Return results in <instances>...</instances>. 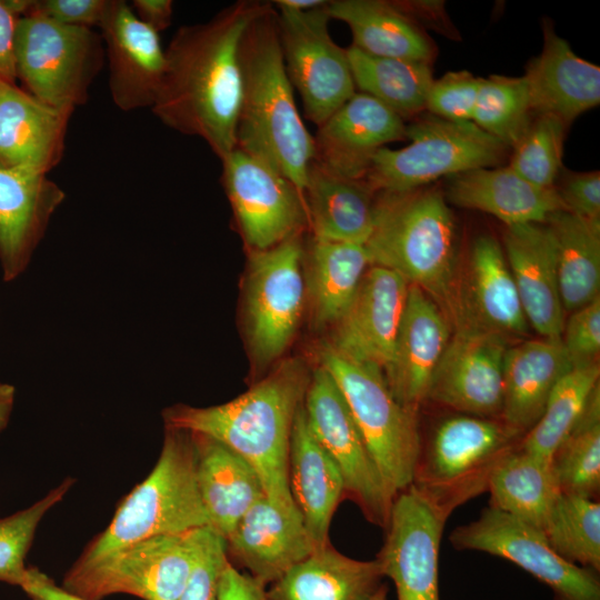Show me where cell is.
<instances>
[{
  "instance_id": "cell-1",
  "label": "cell",
  "mask_w": 600,
  "mask_h": 600,
  "mask_svg": "<svg viewBox=\"0 0 600 600\" xmlns=\"http://www.w3.org/2000/svg\"><path fill=\"white\" fill-rule=\"evenodd\" d=\"M267 4L236 1L206 22L180 27L164 49L163 79L151 111L170 129L204 140L219 159L236 147L240 42Z\"/></svg>"
},
{
  "instance_id": "cell-2",
  "label": "cell",
  "mask_w": 600,
  "mask_h": 600,
  "mask_svg": "<svg viewBox=\"0 0 600 600\" xmlns=\"http://www.w3.org/2000/svg\"><path fill=\"white\" fill-rule=\"evenodd\" d=\"M310 377L297 360L281 363L248 391L222 404H176L163 410L166 428L218 440L258 472L266 497L282 512L301 516L288 482L292 426Z\"/></svg>"
},
{
  "instance_id": "cell-3",
  "label": "cell",
  "mask_w": 600,
  "mask_h": 600,
  "mask_svg": "<svg viewBox=\"0 0 600 600\" xmlns=\"http://www.w3.org/2000/svg\"><path fill=\"white\" fill-rule=\"evenodd\" d=\"M239 57L242 93L236 147L277 170L303 194L314 142L294 102L272 2L244 31Z\"/></svg>"
},
{
  "instance_id": "cell-4",
  "label": "cell",
  "mask_w": 600,
  "mask_h": 600,
  "mask_svg": "<svg viewBox=\"0 0 600 600\" xmlns=\"http://www.w3.org/2000/svg\"><path fill=\"white\" fill-rule=\"evenodd\" d=\"M376 194L364 243L370 264L394 271L444 303L454 272L456 224L442 193L421 187Z\"/></svg>"
},
{
  "instance_id": "cell-5",
  "label": "cell",
  "mask_w": 600,
  "mask_h": 600,
  "mask_svg": "<svg viewBox=\"0 0 600 600\" xmlns=\"http://www.w3.org/2000/svg\"><path fill=\"white\" fill-rule=\"evenodd\" d=\"M209 527L196 478L191 433L166 428L159 459L149 476L119 503L109 526L74 564L90 563L140 540Z\"/></svg>"
},
{
  "instance_id": "cell-6",
  "label": "cell",
  "mask_w": 600,
  "mask_h": 600,
  "mask_svg": "<svg viewBox=\"0 0 600 600\" xmlns=\"http://www.w3.org/2000/svg\"><path fill=\"white\" fill-rule=\"evenodd\" d=\"M521 439L501 418H446L428 442L421 440L411 487L449 518L488 490L493 469Z\"/></svg>"
},
{
  "instance_id": "cell-7",
  "label": "cell",
  "mask_w": 600,
  "mask_h": 600,
  "mask_svg": "<svg viewBox=\"0 0 600 600\" xmlns=\"http://www.w3.org/2000/svg\"><path fill=\"white\" fill-rule=\"evenodd\" d=\"M319 364L333 378L394 496L411 486L420 450L417 410L400 404L382 370L354 362L338 353L328 341L321 344Z\"/></svg>"
},
{
  "instance_id": "cell-8",
  "label": "cell",
  "mask_w": 600,
  "mask_h": 600,
  "mask_svg": "<svg viewBox=\"0 0 600 600\" xmlns=\"http://www.w3.org/2000/svg\"><path fill=\"white\" fill-rule=\"evenodd\" d=\"M401 149L380 148L372 157L364 181L378 191H406L478 168L501 163L508 148L472 121L454 122L432 114L406 124Z\"/></svg>"
},
{
  "instance_id": "cell-9",
  "label": "cell",
  "mask_w": 600,
  "mask_h": 600,
  "mask_svg": "<svg viewBox=\"0 0 600 600\" xmlns=\"http://www.w3.org/2000/svg\"><path fill=\"white\" fill-rule=\"evenodd\" d=\"M106 63L100 32L71 27L30 12L18 19L16 77L24 90L49 106L74 111Z\"/></svg>"
},
{
  "instance_id": "cell-10",
  "label": "cell",
  "mask_w": 600,
  "mask_h": 600,
  "mask_svg": "<svg viewBox=\"0 0 600 600\" xmlns=\"http://www.w3.org/2000/svg\"><path fill=\"white\" fill-rule=\"evenodd\" d=\"M208 527L150 537L90 563L73 564L62 586L87 600L117 593L142 600H178Z\"/></svg>"
},
{
  "instance_id": "cell-11",
  "label": "cell",
  "mask_w": 600,
  "mask_h": 600,
  "mask_svg": "<svg viewBox=\"0 0 600 600\" xmlns=\"http://www.w3.org/2000/svg\"><path fill=\"white\" fill-rule=\"evenodd\" d=\"M303 407L309 427L336 463L350 498L372 524L387 528L396 496L388 487L331 374L311 373Z\"/></svg>"
},
{
  "instance_id": "cell-12",
  "label": "cell",
  "mask_w": 600,
  "mask_h": 600,
  "mask_svg": "<svg viewBox=\"0 0 600 600\" xmlns=\"http://www.w3.org/2000/svg\"><path fill=\"white\" fill-rule=\"evenodd\" d=\"M328 3L297 11L272 2L288 77L301 96L306 118L317 127L356 93L347 50L329 33Z\"/></svg>"
},
{
  "instance_id": "cell-13",
  "label": "cell",
  "mask_w": 600,
  "mask_h": 600,
  "mask_svg": "<svg viewBox=\"0 0 600 600\" xmlns=\"http://www.w3.org/2000/svg\"><path fill=\"white\" fill-rule=\"evenodd\" d=\"M457 550H474L509 560L548 586L553 600H600L598 572L560 557L544 533L492 507L449 536Z\"/></svg>"
},
{
  "instance_id": "cell-14",
  "label": "cell",
  "mask_w": 600,
  "mask_h": 600,
  "mask_svg": "<svg viewBox=\"0 0 600 600\" xmlns=\"http://www.w3.org/2000/svg\"><path fill=\"white\" fill-rule=\"evenodd\" d=\"M300 234L252 250L246 291L247 328L257 361L277 359L293 337L303 306Z\"/></svg>"
},
{
  "instance_id": "cell-15",
  "label": "cell",
  "mask_w": 600,
  "mask_h": 600,
  "mask_svg": "<svg viewBox=\"0 0 600 600\" xmlns=\"http://www.w3.org/2000/svg\"><path fill=\"white\" fill-rule=\"evenodd\" d=\"M220 160L226 193L252 250L301 233L308 222L304 197L290 180L237 147Z\"/></svg>"
},
{
  "instance_id": "cell-16",
  "label": "cell",
  "mask_w": 600,
  "mask_h": 600,
  "mask_svg": "<svg viewBox=\"0 0 600 600\" xmlns=\"http://www.w3.org/2000/svg\"><path fill=\"white\" fill-rule=\"evenodd\" d=\"M443 304L454 330L487 332L506 340L528 331L503 249L491 236L473 241L463 268L452 276Z\"/></svg>"
},
{
  "instance_id": "cell-17",
  "label": "cell",
  "mask_w": 600,
  "mask_h": 600,
  "mask_svg": "<svg viewBox=\"0 0 600 600\" xmlns=\"http://www.w3.org/2000/svg\"><path fill=\"white\" fill-rule=\"evenodd\" d=\"M447 519L411 486L396 496L376 559L398 600H440L438 562Z\"/></svg>"
},
{
  "instance_id": "cell-18",
  "label": "cell",
  "mask_w": 600,
  "mask_h": 600,
  "mask_svg": "<svg viewBox=\"0 0 600 600\" xmlns=\"http://www.w3.org/2000/svg\"><path fill=\"white\" fill-rule=\"evenodd\" d=\"M508 340L454 330L432 374L427 400L464 414L500 418Z\"/></svg>"
},
{
  "instance_id": "cell-19",
  "label": "cell",
  "mask_w": 600,
  "mask_h": 600,
  "mask_svg": "<svg viewBox=\"0 0 600 600\" xmlns=\"http://www.w3.org/2000/svg\"><path fill=\"white\" fill-rule=\"evenodd\" d=\"M409 283L392 270L371 266L328 343L341 356L384 371L402 319Z\"/></svg>"
},
{
  "instance_id": "cell-20",
  "label": "cell",
  "mask_w": 600,
  "mask_h": 600,
  "mask_svg": "<svg viewBox=\"0 0 600 600\" xmlns=\"http://www.w3.org/2000/svg\"><path fill=\"white\" fill-rule=\"evenodd\" d=\"M99 29L114 106L126 112L151 109L166 68L159 33L141 22L124 0H109Z\"/></svg>"
},
{
  "instance_id": "cell-21",
  "label": "cell",
  "mask_w": 600,
  "mask_h": 600,
  "mask_svg": "<svg viewBox=\"0 0 600 600\" xmlns=\"http://www.w3.org/2000/svg\"><path fill=\"white\" fill-rule=\"evenodd\" d=\"M404 139L400 116L369 94L354 93L318 127L313 160L338 176L363 180L373 154Z\"/></svg>"
},
{
  "instance_id": "cell-22",
  "label": "cell",
  "mask_w": 600,
  "mask_h": 600,
  "mask_svg": "<svg viewBox=\"0 0 600 600\" xmlns=\"http://www.w3.org/2000/svg\"><path fill=\"white\" fill-rule=\"evenodd\" d=\"M450 337V324L436 300L409 284L392 359L383 373L400 404L419 411Z\"/></svg>"
},
{
  "instance_id": "cell-23",
  "label": "cell",
  "mask_w": 600,
  "mask_h": 600,
  "mask_svg": "<svg viewBox=\"0 0 600 600\" xmlns=\"http://www.w3.org/2000/svg\"><path fill=\"white\" fill-rule=\"evenodd\" d=\"M64 199L48 174L0 167V264L6 282L26 271Z\"/></svg>"
},
{
  "instance_id": "cell-24",
  "label": "cell",
  "mask_w": 600,
  "mask_h": 600,
  "mask_svg": "<svg viewBox=\"0 0 600 600\" xmlns=\"http://www.w3.org/2000/svg\"><path fill=\"white\" fill-rule=\"evenodd\" d=\"M504 256L529 326L542 338L560 339L564 327L553 236L543 223L507 227Z\"/></svg>"
},
{
  "instance_id": "cell-25",
  "label": "cell",
  "mask_w": 600,
  "mask_h": 600,
  "mask_svg": "<svg viewBox=\"0 0 600 600\" xmlns=\"http://www.w3.org/2000/svg\"><path fill=\"white\" fill-rule=\"evenodd\" d=\"M74 111L49 106L16 83L0 88V167L48 174L64 153Z\"/></svg>"
},
{
  "instance_id": "cell-26",
  "label": "cell",
  "mask_w": 600,
  "mask_h": 600,
  "mask_svg": "<svg viewBox=\"0 0 600 600\" xmlns=\"http://www.w3.org/2000/svg\"><path fill=\"white\" fill-rule=\"evenodd\" d=\"M522 77L533 116H553L567 128L600 102L599 66L577 56L550 22L543 24L541 52Z\"/></svg>"
},
{
  "instance_id": "cell-27",
  "label": "cell",
  "mask_w": 600,
  "mask_h": 600,
  "mask_svg": "<svg viewBox=\"0 0 600 600\" xmlns=\"http://www.w3.org/2000/svg\"><path fill=\"white\" fill-rule=\"evenodd\" d=\"M224 540L228 559L263 587L317 549L302 517L286 514L267 497L246 512Z\"/></svg>"
},
{
  "instance_id": "cell-28",
  "label": "cell",
  "mask_w": 600,
  "mask_h": 600,
  "mask_svg": "<svg viewBox=\"0 0 600 600\" xmlns=\"http://www.w3.org/2000/svg\"><path fill=\"white\" fill-rule=\"evenodd\" d=\"M289 489L314 547L329 544L332 516L344 497L343 480L312 433L302 404L297 410L288 456Z\"/></svg>"
},
{
  "instance_id": "cell-29",
  "label": "cell",
  "mask_w": 600,
  "mask_h": 600,
  "mask_svg": "<svg viewBox=\"0 0 600 600\" xmlns=\"http://www.w3.org/2000/svg\"><path fill=\"white\" fill-rule=\"evenodd\" d=\"M448 198L458 207L492 214L507 227L543 223L552 212L566 210L556 186L532 184L509 166L450 176Z\"/></svg>"
},
{
  "instance_id": "cell-30",
  "label": "cell",
  "mask_w": 600,
  "mask_h": 600,
  "mask_svg": "<svg viewBox=\"0 0 600 600\" xmlns=\"http://www.w3.org/2000/svg\"><path fill=\"white\" fill-rule=\"evenodd\" d=\"M572 368L561 338L528 340L508 347L500 418L523 437L541 418L556 383Z\"/></svg>"
},
{
  "instance_id": "cell-31",
  "label": "cell",
  "mask_w": 600,
  "mask_h": 600,
  "mask_svg": "<svg viewBox=\"0 0 600 600\" xmlns=\"http://www.w3.org/2000/svg\"><path fill=\"white\" fill-rule=\"evenodd\" d=\"M190 433L197 486L209 528L226 539L246 512L266 497L262 482L240 454L213 438Z\"/></svg>"
},
{
  "instance_id": "cell-32",
  "label": "cell",
  "mask_w": 600,
  "mask_h": 600,
  "mask_svg": "<svg viewBox=\"0 0 600 600\" xmlns=\"http://www.w3.org/2000/svg\"><path fill=\"white\" fill-rule=\"evenodd\" d=\"M384 578L374 560L347 557L329 543L269 584L268 600H370Z\"/></svg>"
},
{
  "instance_id": "cell-33",
  "label": "cell",
  "mask_w": 600,
  "mask_h": 600,
  "mask_svg": "<svg viewBox=\"0 0 600 600\" xmlns=\"http://www.w3.org/2000/svg\"><path fill=\"white\" fill-rule=\"evenodd\" d=\"M374 193L364 180L338 176L312 160L303 191L312 236L364 246L372 230Z\"/></svg>"
},
{
  "instance_id": "cell-34",
  "label": "cell",
  "mask_w": 600,
  "mask_h": 600,
  "mask_svg": "<svg viewBox=\"0 0 600 600\" xmlns=\"http://www.w3.org/2000/svg\"><path fill=\"white\" fill-rule=\"evenodd\" d=\"M328 12L348 24L352 46L368 54L429 63L436 58L430 37L394 1L332 0Z\"/></svg>"
},
{
  "instance_id": "cell-35",
  "label": "cell",
  "mask_w": 600,
  "mask_h": 600,
  "mask_svg": "<svg viewBox=\"0 0 600 600\" xmlns=\"http://www.w3.org/2000/svg\"><path fill=\"white\" fill-rule=\"evenodd\" d=\"M490 507L543 530L561 494L550 461L520 447L493 469L488 483Z\"/></svg>"
},
{
  "instance_id": "cell-36",
  "label": "cell",
  "mask_w": 600,
  "mask_h": 600,
  "mask_svg": "<svg viewBox=\"0 0 600 600\" xmlns=\"http://www.w3.org/2000/svg\"><path fill=\"white\" fill-rule=\"evenodd\" d=\"M554 240L561 302L573 312L600 297V223L567 210L544 222Z\"/></svg>"
},
{
  "instance_id": "cell-37",
  "label": "cell",
  "mask_w": 600,
  "mask_h": 600,
  "mask_svg": "<svg viewBox=\"0 0 600 600\" xmlns=\"http://www.w3.org/2000/svg\"><path fill=\"white\" fill-rule=\"evenodd\" d=\"M309 292L318 324L334 323L352 300L370 264L363 244L312 236L308 248Z\"/></svg>"
},
{
  "instance_id": "cell-38",
  "label": "cell",
  "mask_w": 600,
  "mask_h": 600,
  "mask_svg": "<svg viewBox=\"0 0 600 600\" xmlns=\"http://www.w3.org/2000/svg\"><path fill=\"white\" fill-rule=\"evenodd\" d=\"M346 50L354 86L362 93L376 98L403 120L426 110L434 80L432 63L374 57L353 46Z\"/></svg>"
},
{
  "instance_id": "cell-39",
  "label": "cell",
  "mask_w": 600,
  "mask_h": 600,
  "mask_svg": "<svg viewBox=\"0 0 600 600\" xmlns=\"http://www.w3.org/2000/svg\"><path fill=\"white\" fill-rule=\"evenodd\" d=\"M550 467L561 493L593 500L599 497V383L592 390L578 421L554 450Z\"/></svg>"
},
{
  "instance_id": "cell-40",
  "label": "cell",
  "mask_w": 600,
  "mask_h": 600,
  "mask_svg": "<svg viewBox=\"0 0 600 600\" xmlns=\"http://www.w3.org/2000/svg\"><path fill=\"white\" fill-rule=\"evenodd\" d=\"M599 363L574 366L553 387L539 421L521 439L520 447L544 460L551 457L578 421L599 383Z\"/></svg>"
},
{
  "instance_id": "cell-41",
  "label": "cell",
  "mask_w": 600,
  "mask_h": 600,
  "mask_svg": "<svg viewBox=\"0 0 600 600\" xmlns=\"http://www.w3.org/2000/svg\"><path fill=\"white\" fill-rule=\"evenodd\" d=\"M551 548L564 560L600 570V503L561 493L542 530Z\"/></svg>"
},
{
  "instance_id": "cell-42",
  "label": "cell",
  "mask_w": 600,
  "mask_h": 600,
  "mask_svg": "<svg viewBox=\"0 0 600 600\" xmlns=\"http://www.w3.org/2000/svg\"><path fill=\"white\" fill-rule=\"evenodd\" d=\"M533 119L523 77L480 78L472 122L508 149H513Z\"/></svg>"
},
{
  "instance_id": "cell-43",
  "label": "cell",
  "mask_w": 600,
  "mask_h": 600,
  "mask_svg": "<svg viewBox=\"0 0 600 600\" xmlns=\"http://www.w3.org/2000/svg\"><path fill=\"white\" fill-rule=\"evenodd\" d=\"M567 130L553 116H533L528 131L513 148L508 166L532 184L553 187L562 164Z\"/></svg>"
},
{
  "instance_id": "cell-44",
  "label": "cell",
  "mask_w": 600,
  "mask_h": 600,
  "mask_svg": "<svg viewBox=\"0 0 600 600\" xmlns=\"http://www.w3.org/2000/svg\"><path fill=\"white\" fill-rule=\"evenodd\" d=\"M73 483L74 479L67 478L32 506L0 519V582L20 586L27 569L24 559L38 524Z\"/></svg>"
},
{
  "instance_id": "cell-45",
  "label": "cell",
  "mask_w": 600,
  "mask_h": 600,
  "mask_svg": "<svg viewBox=\"0 0 600 600\" xmlns=\"http://www.w3.org/2000/svg\"><path fill=\"white\" fill-rule=\"evenodd\" d=\"M480 78L467 70L450 71L434 79L427 97L430 114L454 122L472 121Z\"/></svg>"
},
{
  "instance_id": "cell-46",
  "label": "cell",
  "mask_w": 600,
  "mask_h": 600,
  "mask_svg": "<svg viewBox=\"0 0 600 600\" xmlns=\"http://www.w3.org/2000/svg\"><path fill=\"white\" fill-rule=\"evenodd\" d=\"M228 562L226 540L208 527L197 561L178 600H219V581Z\"/></svg>"
},
{
  "instance_id": "cell-47",
  "label": "cell",
  "mask_w": 600,
  "mask_h": 600,
  "mask_svg": "<svg viewBox=\"0 0 600 600\" xmlns=\"http://www.w3.org/2000/svg\"><path fill=\"white\" fill-rule=\"evenodd\" d=\"M561 341L573 364L597 362L600 351V297L571 312Z\"/></svg>"
},
{
  "instance_id": "cell-48",
  "label": "cell",
  "mask_w": 600,
  "mask_h": 600,
  "mask_svg": "<svg viewBox=\"0 0 600 600\" xmlns=\"http://www.w3.org/2000/svg\"><path fill=\"white\" fill-rule=\"evenodd\" d=\"M557 191L567 211L586 220L600 223V173H566Z\"/></svg>"
},
{
  "instance_id": "cell-49",
  "label": "cell",
  "mask_w": 600,
  "mask_h": 600,
  "mask_svg": "<svg viewBox=\"0 0 600 600\" xmlns=\"http://www.w3.org/2000/svg\"><path fill=\"white\" fill-rule=\"evenodd\" d=\"M109 0H37L30 12L54 22L94 29L99 28ZM29 12V13H30Z\"/></svg>"
},
{
  "instance_id": "cell-50",
  "label": "cell",
  "mask_w": 600,
  "mask_h": 600,
  "mask_svg": "<svg viewBox=\"0 0 600 600\" xmlns=\"http://www.w3.org/2000/svg\"><path fill=\"white\" fill-rule=\"evenodd\" d=\"M420 28H432L450 38H456L457 30L449 21L442 1H394Z\"/></svg>"
},
{
  "instance_id": "cell-51",
  "label": "cell",
  "mask_w": 600,
  "mask_h": 600,
  "mask_svg": "<svg viewBox=\"0 0 600 600\" xmlns=\"http://www.w3.org/2000/svg\"><path fill=\"white\" fill-rule=\"evenodd\" d=\"M219 600H268L266 587L228 562L219 581Z\"/></svg>"
},
{
  "instance_id": "cell-52",
  "label": "cell",
  "mask_w": 600,
  "mask_h": 600,
  "mask_svg": "<svg viewBox=\"0 0 600 600\" xmlns=\"http://www.w3.org/2000/svg\"><path fill=\"white\" fill-rule=\"evenodd\" d=\"M31 600H87L58 586L49 576L36 567L26 569L19 586Z\"/></svg>"
},
{
  "instance_id": "cell-53",
  "label": "cell",
  "mask_w": 600,
  "mask_h": 600,
  "mask_svg": "<svg viewBox=\"0 0 600 600\" xmlns=\"http://www.w3.org/2000/svg\"><path fill=\"white\" fill-rule=\"evenodd\" d=\"M18 17L0 0V78L16 83L14 34Z\"/></svg>"
},
{
  "instance_id": "cell-54",
  "label": "cell",
  "mask_w": 600,
  "mask_h": 600,
  "mask_svg": "<svg viewBox=\"0 0 600 600\" xmlns=\"http://www.w3.org/2000/svg\"><path fill=\"white\" fill-rule=\"evenodd\" d=\"M130 7L141 22L158 33L171 26L173 16L171 0H133Z\"/></svg>"
},
{
  "instance_id": "cell-55",
  "label": "cell",
  "mask_w": 600,
  "mask_h": 600,
  "mask_svg": "<svg viewBox=\"0 0 600 600\" xmlns=\"http://www.w3.org/2000/svg\"><path fill=\"white\" fill-rule=\"evenodd\" d=\"M16 398V388L12 384L0 381V432L9 423Z\"/></svg>"
},
{
  "instance_id": "cell-56",
  "label": "cell",
  "mask_w": 600,
  "mask_h": 600,
  "mask_svg": "<svg viewBox=\"0 0 600 600\" xmlns=\"http://www.w3.org/2000/svg\"><path fill=\"white\" fill-rule=\"evenodd\" d=\"M276 4L297 10V11H309L324 6L328 1L326 0H274L272 1Z\"/></svg>"
},
{
  "instance_id": "cell-57",
  "label": "cell",
  "mask_w": 600,
  "mask_h": 600,
  "mask_svg": "<svg viewBox=\"0 0 600 600\" xmlns=\"http://www.w3.org/2000/svg\"><path fill=\"white\" fill-rule=\"evenodd\" d=\"M388 587L382 583L370 600H387Z\"/></svg>"
},
{
  "instance_id": "cell-58",
  "label": "cell",
  "mask_w": 600,
  "mask_h": 600,
  "mask_svg": "<svg viewBox=\"0 0 600 600\" xmlns=\"http://www.w3.org/2000/svg\"><path fill=\"white\" fill-rule=\"evenodd\" d=\"M3 81H4V80L0 78V88H1V84H2Z\"/></svg>"
}]
</instances>
